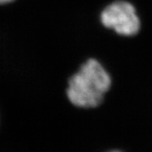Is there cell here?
Returning a JSON list of instances; mask_svg holds the SVG:
<instances>
[{
	"instance_id": "1",
	"label": "cell",
	"mask_w": 152,
	"mask_h": 152,
	"mask_svg": "<svg viewBox=\"0 0 152 152\" xmlns=\"http://www.w3.org/2000/svg\"><path fill=\"white\" fill-rule=\"evenodd\" d=\"M111 84V77L103 66L91 58L70 78L67 96L71 103L78 107H96L102 102Z\"/></svg>"
},
{
	"instance_id": "2",
	"label": "cell",
	"mask_w": 152,
	"mask_h": 152,
	"mask_svg": "<svg viewBox=\"0 0 152 152\" xmlns=\"http://www.w3.org/2000/svg\"><path fill=\"white\" fill-rule=\"evenodd\" d=\"M101 21L105 27L125 37L134 36L140 29L134 7L126 1H116L107 6L101 14Z\"/></svg>"
},
{
	"instance_id": "3",
	"label": "cell",
	"mask_w": 152,
	"mask_h": 152,
	"mask_svg": "<svg viewBox=\"0 0 152 152\" xmlns=\"http://www.w3.org/2000/svg\"><path fill=\"white\" fill-rule=\"evenodd\" d=\"M14 0H0V4H9Z\"/></svg>"
},
{
	"instance_id": "4",
	"label": "cell",
	"mask_w": 152,
	"mask_h": 152,
	"mask_svg": "<svg viewBox=\"0 0 152 152\" xmlns=\"http://www.w3.org/2000/svg\"><path fill=\"white\" fill-rule=\"evenodd\" d=\"M111 152H119V151H111Z\"/></svg>"
}]
</instances>
